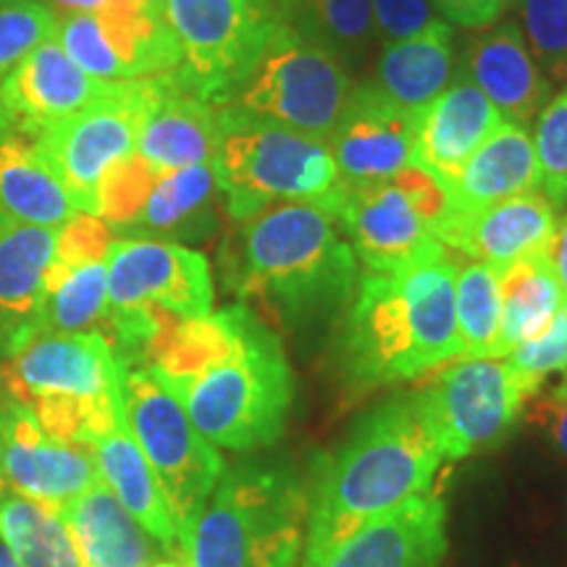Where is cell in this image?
I'll return each instance as SVG.
<instances>
[{"label":"cell","mask_w":567,"mask_h":567,"mask_svg":"<svg viewBox=\"0 0 567 567\" xmlns=\"http://www.w3.org/2000/svg\"><path fill=\"white\" fill-rule=\"evenodd\" d=\"M444 463L415 392L396 394L354 423L342 446L316 457L300 567H323L347 538L415 496Z\"/></svg>","instance_id":"1"},{"label":"cell","mask_w":567,"mask_h":567,"mask_svg":"<svg viewBox=\"0 0 567 567\" xmlns=\"http://www.w3.org/2000/svg\"><path fill=\"white\" fill-rule=\"evenodd\" d=\"M218 268L229 292L292 329L334 318L360 281L350 243L318 203H274L234 224Z\"/></svg>","instance_id":"2"},{"label":"cell","mask_w":567,"mask_h":567,"mask_svg":"<svg viewBox=\"0 0 567 567\" xmlns=\"http://www.w3.org/2000/svg\"><path fill=\"white\" fill-rule=\"evenodd\" d=\"M463 264V255L452 250L402 274L360 276L342 331L347 384L371 392L463 358L455 313Z\"/></svg>","instance_id":"3"},{"label":"cell","mask_w":567,"mask_h":567,"mask_svg":"<svg viewBox=\"0 0 567 567\" xmlns=\"http://www.w3.org/2000/svg\"><path fill=\"white\" fill-rule=\"evenodd\" d=\"M126 371L95 331H40L0 360V386L24 402L51 436L92 446L126 425Z\"/></svg>","instance_id":"4"},{"label":"cell","mask_w":567,"mask_h":567,"mask_svg":"<svg viewBox=\"0 0 567 567\" xmlns=\"http://www.w3.org/2000/svg\"><path fill=\"white\" fill-rule=\"evenodd\" d=\"M163 386L213 446L231 452L274 444L295 400V375L279 334L247 305L229 352L200 373Z\"/></svg>","instance_id":"5"},{"label":"cell","mask_w":567,"mask_h":567,"mask_svg":"<svg viewBox=\"0 0 567 567\" xmlns=\"http://www.w3.org/2000/svg\"><path fill=\"white\" fill-rule=\"evenodd\" d=\"M308 492L289 467L237 465L197 515L189 567H300Z\"/></svg>","instance_id":"6"},{"label":"cell","mask_w":567,"mask_h":567,"mask_svg":"<svg viewBox=\"0 0 567 567\" xmlns=\"http://www.w3.org/2000/svg\"><path fill=\"white\" fill-rule=\"evenodd\" d=\"M210 168L234 224L274 203L323 205L339 184L337 163L323 137L289 130L234 103L218 109Z\"/></svg>","instance_id":"7"},{"label":"cell","mask_w":567,"mask_h":567,"mask_svg":"<svg viewBox=\"0 0 567 567\" xmlns=\"http://www.w3.org/2000/svg\"><path fill=\"white\" fill-rule=\"evenodd\" d=\"M323 208L371 274H402L452 252L436 237L446 213L444 187L417 166L379 182H339Z\"/></svg>","instance_id":"8"},{"label":"cell","mask_w":567,"mask_h":567,"mask_svg":"<svg viewBox=\"0 0 567 567\" xmlns=\"http://www.w3.org/2000/svg\"><path fill=\"white\" fill-rule=\"evenodd\" d=\"M126 425L172 507L182 555L197 515L226 473L224 457L189 421L179 400L155 379L151 368L126 371Z\"/></svg>","instance_id":"9"},{"label":"cell","mask_w":567,"mask_h":567,"mask_svg":"<svg viewBox=\"0 0 567 567\" xmlns=\"http://www.w3.org/2000/svg\"><path fill=\"white\" fill-rule=\"evenodd\" d=\"M179 42L182 80L213 105H229L266 51L279 17L276 0H166Z\"/></svg>","instance_id":"10"},{"label":"cell","mask_w":567,"mask_h":567,"mask_svg":"<svg viewBox=\"0 0 567 567\" xmlns=\"http://www.w3.org/2000/svg\"><path fill=\"white\" fill-rule=\"evenodd\" d=\"M350 90V71L334 55L279 21L231 103L289 130L326 140Z\"/></svg>","instance_id":"11"},{"label":"cell","mask_w":567,"mask_h":567,"mask_svg":"<svg viewBox=\"0 0 567 567\" xmlns=\"http://www.w3.org/2000/svg\"><path fill=\"white\" fill-rule=\"evenodd\" d=\"M155 101V76L113 82L109 95L63 118L32 142L80 213H97V187L111 166L137 151Z\"/></svg>","instance_id":"12"},{"label":"cell","mask_w":567,"mask_h":567,"mask_svg":"<svg viewBox=\"0 0 567 567\" xmlns=\"http://www.w3.org/2000/svg\"><path fill=\"white\" fill-rule=\"evenodd\" d=\"M444 460L499 446L520 421L528 394L499 358H457L415 392Z\"/></svg>","instance_id":"13"},{"label":"cell","mask_w":567,"mask_h":567,"mask_svg":"<svg viewBox=\"0 0 567 567\" xmlns=\"http://www.w3.org/2000/svg\"><path fill=\"white\" fill-rule=\"evenodd\" d=\"M113 310L155 308L176 318L208 316L213 274L203 252L161 239H113L105 255Z\"/></svg>","instance_id":"14"},{"label":"cell","mask_w":567,"mask_h":567,"mask_svg":"<svg viewBox=\"0 0 567 567\" xmlns=\"http://www.w3.org/2000/svg\"><path fill=\"white\" fill-rule=\"evenodd\" d=\"M0 476L55 515L101 481L92 446L61 442L24 402L0 386Z\"/></svg>","instance_id":"15"},{"label":"cell","mask_w":567,"mask_h":567,"mask_svg":"<svg viewBox=\"0 0 567 567\" xmlns=\"http://www.w3.org/2000/svg\"><path fill=\"white\" fill-rule=\"evenodd\" d=\"M55 40L76 66L103 82L161 76L182 66L179 42L161 13H59Z\"/></svg>","instance_id":"16"},{"label":"cell","mask_w":567,"mask_h":567,"mask_svg":"<svg viewBox=\"0 0 567 567\" xmlns=\"http://www.w3.org/2000/svg\"><path fill=\"white\" fill-rule=\"evenodd\" d=\"M113 82L90 76L76 66L55 38L42 42L0 82V137L34 142L109 95Z\"/></svg>","instance_id":"17"},{"label":"cell","mask_w":567,"mask_h":567,"mask_svg":"<svg viewBox=\"0 0 567 567\" xmlns=\"http://www.w3.org/2000/svg\"><path fill=\"white\" fill-rule=\"evenodd\" d=\"M415 124L417 111L392 101L375 82L352 87L326 137L339 182H379L413 166Z\"/></svg>","instance_id":"18"},{"label":"cell","mask_w":567,"mask_h":567,"mask_svg":"<svg viewBox=\"0 0 567 567\" xmlns=\"http://www.w3.org/2000/svg\"><path fill=\"white\" fill-rule=\"evenodd\" d=\"M557 226V205L547 195L526 193L478 210H450L436 226V237L463 255L507 268L547 250Z\"/></svg>","instance_id":"19"},{"label":"cell","mask_w":567,"mask_h":567,"mask_svg":"<svg viewBox=\"0 0 567 567\" xmlns=\"http://www.w3.org/2000/svg\"><path fill=\"white\" fill-rule=\"evenodd\" d=\"M502 124L499 109L455 66L452 82L417 111L413 166L446 184Z\"/></svg>","instance_id":"20"},{"label":"cell","mask_w":567,"mask_h":567,"mask_svg":"<svg viewBox=\"0 0 567 567\" xmlns=\"http://www.w3.org/2000/svg\"><path fill=\"white\" fill-rule=\"evenodd\" d=\"M444 555L446 502L431 488L360 528L323 567H442Z\"/></svg>","instance_id":"21"},{"label":"cell","mask_w":567,"mask_h":567,"mask_svg":"<svg viewBox=\"0 0 567 567\" xmlns=\"http://www.w3.org/2000/svg\"><path fill=\"white\" fill-rule=\"evenodd\" d=\"M457 69L471 76L507 124H528L549 103L551 84L530 55L526 38L515 21H502L494 30L465 40Z\"/></svg>","instance_id":"22"},{"label":"cell","mask_w":567,"mask_h":567,"mask_svg":"<svg viewBox=\"0 0 567 567\" xmlns=\"http://www.w3.org/2000/svg\"><path fill=\"white\" fill-rule=\"evenodd\" d=\"M218 142V105L205 101L179 71L155 76V101L140 130L137 153L158 174L203 166Z\"/></svg>","instance_id":"23"},{"label":"cell","mask_w":567,"mask_h":567,"mask_svg":"<svg viewBox=\"0 0 567 567\" xmlns=\"http://www.w3.org/2000/svg\"><path fill=\"white\" fill-rule=\"evenodd\" d=\"M55 229L0 216V360L40 334L45 276L55 252Z\"/></svg>","instance_id":"24"},{"label":"cell","mask_w":567,"mask_h":567,"mask_svg":"<svg viewBox=\"0 0 567 567\" xmlns=\"http://www.w3.org/2000/svg\"><path fill=\"white\" fill-rule=\"evenodd\" d=\"M84 567H155L176 559L153 538L101 478L61 509Z\"/></svg>","instance_id":"25"},{"label":"cell","mask_w":567,"mask_h":567,"mask_svg":"<svg viewBox=\"0 0 567 567\" xmlns=\"http://www.w3.org/2000/svg\"><path fill=\"white\" fill-rule=\"evenodd\" d=\"M442 187L450 210H478L507 197L536 193L534 140L523 126L505 122Z\"/></svg>","instance_id":"26"},{"label":"cell","mask_w":567,"mask_h":567,"mask_svg":"<svg viewBox=\"0 0 567 567\" xmlns=\"http://www.w3.org/2000/svg\"><path fill=\"white\" fill-rule=\"evenodd\" d=\"M218 184L210 163L158 174L140 216L124 234L161 243H205L218 229Z\"/></svg>","instance_id":"27"},{"label":"cell","mask_w":567,"mask_h":567,"mask_svg":"<svg viewBox=\"0 0 567 567\" xmlns=\"http://www.w3.org/2000/svg\"><path fill=\"white\" fill-rule=\"evenodd\" d=\"M375 84L392 101L421 111L442 92L455 71V32L452 24L434 19L421 32L379 48Z\"/></svg>","instance_id":"28"},{"label":"cell","mask_w":567,"mask_h":567,"mask_svg":"<svg viewBox=\"0 0 567 567\" xmlns=\"http://www.w3.org/2000/svg\"><path fill=\"white\" fill-rule=\"evenodd\" d=\"M97 471L105 486L116 494V499L137 517L140 526L179 559L182 544L176 534V523L168 507L163 488L155 478L151 463L142 455L140 444L134 442L130 425H118L92 444Z\"/></svg>","instance_id":"29"},{"label":"cell","mask_w":567,"mask_h":567,"mask_svg":"<svg viewBox=\"0 0 567 567\" xmlns=\"http://www.w3.org/2000/svg\"><path fill=\"white\" fill-rule=\"evenodd\" d=\"M276 17L360 74L379 53L371 0H276Z\"/></svg>","instance_id":"30"},{"label":"cell","mask_w":567,"mask_h":567,"mask_svg":"<svg viewBox=\"0 0 567 567\" xmlns=\"http://www.w3.org/2000/svg\"><path fill=\"white\" fill-rule=\"evenodd\" d=\"M74 203L32 142L0 137V216L59 231L76 216Z\"/></svg>","instance_id":"31"},{"label":"cell","mask_w":567,"mask_h":567,"mask_svg":"<svg viewBox=\"0 0 567 567\" xmlns=\"http://www.w3.org/2000/svg\"><path fill=\"white\" fill-rule=\"evenodd\" d=\"M499 292L502 321L494 358H507L515 347L542 334L565 305L563 287L544 252L502 268Z\"/></svg>","instance_id":"32"},{"label":"cell","mask_w":567,"mask_h":567,"mask_svg":"<svg viewBox=\"0 0 567 567\" xmlns=\"http://www.w3.org/2000/svg\"><path fill=\"white\" fill-rule=\"evenodd\" d=\"M109 308L105 260L82 266H59L51 260L40 310V331H59V334L95 331L103 337L109 326Z\"/></svg>","instance_id":"33"},{"label":"cell","mask_w":567,"mask_h":567,"mask_svg":"<svg viewBox=\"0 0 567 567\" xmlns=\"http://www.w3.org/2000/svg\"><path fill=\"white\" fill-rule=\"evenodd\" d=\"M0 538L19 567H84L66 523L13 488L0 494Z\"/></svg>","instance_id":"34"},{"label":"cell","mask_w":567,"mask_h":567,"mask_svg":"<svg viewBox=\"0 0 567 567\" xmlns=\"http://www.w3.org/2000/svg\"><path fill=\"white\" fill-rule=\"evenodd\" d=\"M457 334L463 358H494L502 321L499 268L471 260L460 266L455 281Z\"/></svg>","instance_id":"35"},{"label":"cell","mask_w":567,"mask_h":567,"mask_svg":"<svg viewBox=\"0 0 567 567\" xmlns=\"http://www.w3.org/2000/svg\"><path fill=\"white\" fill-rule=\"evenodd\" d=\"M55 30L59 13L42 0H0V82Z\"/></svg>","instance_id":"36"},{"label":"cell","mask_w":567,"mask_h":567,"mask_svg":"<svg viewBox=\"0 0 567 567\" xmlns=\"http://www.w3.org/2000/svg\"><path fill=\"white\" fill-rule=\"evenodd\" d=\"M155 179H158V172L137 151L126 155L101 179L95 216L103 218L111 231H124L140 216Z\"/></svg>","instance_id":"37"},{"label":"cell","mask_w":567,"mask_h":567,"mask_svg":"<svg viewBox=\"0 0 567 567\" xmlns=\"http://www.w3.org/2000/svg\"><path fill=\"white\" fill-rule=\"evenodd\" d=\"M526 45L549 84L567 82V0H520Z\"/></svg>","instance_id":"38"},{"label":"cell","mask_w":567,"mask_h":567,"mask_svg":"<svg viewBox=\"0 0 567 567\" xmlns=\"http://www.w3.org/2000/svg\"><path fill=\"white\" fill-rule=\"evenodd\" d=\"M534 151L538 161V193L557 208L567 203V87L544 105L536 118Z\"/></svg>","instance_id":"39"},{"label":"cell","mask_w":567,"mask_h":567,"mask_svg":"<svg viewBox=\"0 0 567 567\" xmlns=\"http://www.w3.org/2000/svg\"><path fill=\"white\" fill-rule=\"evenodd\" d=\"M507 365L520 381L528 400L544 389L551 373L567 368V300L542 334L528 339L507 354Z\"/></svg>","instance_id":"40"},{"label":"cell","mask_w":567,"mask_h":567,"mask_svg":"<svg viewBox=\"0 0 567 567\" xmlns=\"http://www.w3.org/2000/svg\"><path fill=\"white\" fill-rule=\"evenodd\" d=\"M111 226L92 213H76L69 224H63L55 234L53 264L82 266L105 260L111 250Z\"/></svg>","instance_id":"41"},{"label":"cell","mask_w":567,"mask_h":567,"mask_svg":"<svg viewBox=\"0 0 567 567\" xmlns=\"http://www.w3.org/2000/svg\"><path fill=\"white\" fill-rule=\"evenodd\" d=\"M371 6L379 48L405 40L436 19L431 0H371Z\"/></svg>","instance_id":"42"},{"label":"cell","mask_w":567,"mask_h":567,"mask_svg":"<svg viewBox=\"0 0 567 567\" xmlns=\"http://www.w3.org/2000/svg\"><path fill=\"white\" fill-rule=\"evenodd\" d=\"M526 421L542 431L551 450L567 463V384L557 381L555 386L538 389L526 402Z\"/></svg>","instance_id":"43"},{"label":"cell","mask_w":567,"mask_h":567,"mask_svg":"<svg viewBox=\"0 0 567 567\" xmlns=\"http://www.w3.org/2000/svg\"><path fill=\"white\" fill-rule=\"evenodd\" d=\"M439 19L465 30H484L505 11V0H431Z\"/></svg>","instance_id":"44"},{"label":"cell","mask_w":567,"mask_h":567,"mask_svg":"<svg viewBox=\"0 0 567 567\" xmlns=\"http://www.w3.org/2000/svg\"><path fill=\"white\" fill-rule=\"evenodd\" d=\"M547 255L551 271H555L559 287H563V295L567 300V213L563 218H557V226H555V234H551L547 250Z\"/></svg>","instance_id":"45"},{"label":"cell","mask_w":567,"mask_h":567,"mask_svg":"<svg viewBox=\"0 0 567 567\" xmlns=\"http://www.w3.org/2000/svg\"><path fill=\"white\" fill-rule=\"evenodd\" d=\"M55 13H97L103 11L111 0H42Z\"/></svg>","instance_id":"46"},{"label":"cell","mask_w":567,"mask_h":567,"mask_svg":"<svg viewBox=\"0 0 567 567\" xmlns=\"http://www.w3.org/2000/svg\"><path fill=\"white\" fill-rule=\"evenodd\" d=\"M0 567H19V563L11 555V549L6 547L3 538H0Z\"/></svg>","instance_id":"47"},{"label":"cell","mask_w":567,"mask_h":567,"mask_svg":"<svg viewBox=\"0 0 567 567\" xmlns=\"http://www.w3.org/2000/svg\"><path fill=\"white\" fill-rule=\"evenodd\" d=\"M155 567H187V565L179 563V559H166V563H158Z\"/></svg>","instance_id":"48"},{"label":"cell","mask_w":567,"mask_h":567,"mask_svg":"<svg viewBox=\"0 0 567 567\" xmlns=\"http://www.w3.org/2000/svg\"><path fill=\"white\" fill-rule=\"evenodd\" d=\"M3 488H6V481H3V476H0V494H3Z\"/></svg>","instance_id":"49"},{"label":"cell","mask_w":567,"mask_h":567,"mask_svg":"<svg viewBox=\"0 0 567 567\" xmlns=\"http://www.w3.org/2000/svg\"><path fill=\"white\" fill-rule=\"evenodd\" d=\"M563 381H565V384H567V368H565V371H563Z\"/></svg>","instance_id":"50"},{"label":"cell","mask_w":567,"mask_h":567,"mask_svg":"<svg viewBox=\"0 0 567 567\" xmlns=\"http://www.w3.org/2000/svg\"><path fill=\"white\" fill-rule=\"evenodd\" d=\"M505 3H517V0H505Z\"/></svg>","instance_id":"51"},{"label":"cell","mask_w":567,"mask_h":567,"mask_svg":"<svg viewBox=\"0 0 567 567\" xmlns=\"http://www.w3.org/2000/svg\"><path fill=\"white\" fill-rule=\"evenodd\" d=\"M565 509H567V502H565Z\"/></svg>","instance_id":"52"},{"label":"cell","mask_w":567,"mask_h":567,"mask_svg":"<svg viewBox=\"0 0 567 567\" xmlns=\"http://www.w3.org/2000/svg\"><path fill=\"white\" fill-rule=\"evenodd\" d=\"M565 208H567V203H565Z\"/></svg>","instance_id":"53"}]
</instances>
